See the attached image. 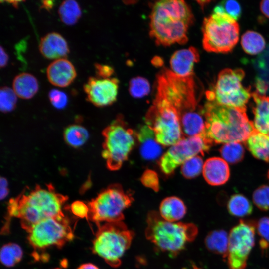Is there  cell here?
I'll use <instances>...</instances> for the list:
<instances>
[{
    "label": "cell",
    "instance_id": "cell-52",
    "mask_svg": "<svg viewBox=\"0 0 269 269\" xmlns=\"http://www.w3.org/2000/svg\"><path fill=\"white\" fill-rule=\"evenodd\" d=\"M269 135V134H268Z\"/></svg>",
    "mask_w": 269,
    "mask_h": 269
},
{
    "label": "cell",
    "instance_id": "cell-24",
    "mask_svg": "<svg viewBox=\"0 0 269 269\" xmlns=\"http://www.w3.org/2000/svg\"><path fill=\"white\" fill-rule=\"evenodd\" d=\"M246 145L256 158L269 161V135L256 130L247 139Z\"/></svg>",
    "mask_w": 269,
    "mask_h": 269
},
{
    "label": "cell",
    "instance_id": "cell-50",
    "mask_svg": "<svg viewBox=\"0 0 269 269\" xmlns=\"http://www.w3.org/2000/svg\"><path fill=\"white\" fill-rule=\"evenodd\" d=\"M268 178H269V172H268Z\"/></svg>",
    "mask_w": 269,
    "mask_h": 269
},
{
    "label": "cell",
    "instance_id": "cell-44",
    "mask_svg": "<svg viewBox=\"0 0 269 269\" xmlns=\"http://www.w3.org/2000/svg\"><path fill=\"white\" fill-rule=\"evenodd\" d=\"M260 9L263 15L269 18V0L261 1L260 3Z\"/></svg>",
    "mask_w": 269,
    "mask_h": 269
},
{
    "label": "cell",
    "instance_id": "cell-36",
    "mask_svg": "<svg viewBox=\"0 0 269 269\" xmlns=\"http://www.w3.org/2000/svg\"><path fill=\"white\" fill-rule=\"evenodd\" d=\"M225 13L236 21L238 20L242 14V8L240 3L233 0H224L220 2Z\"/></svg>",
    "mask_w": 269,
    "mask_h": 269
},
{
    "label": "cell",
    "instance_id": "cell-37",
    "mask_svg": "<svg viewBox=\"0 0 269 269\" xmlns=\"http://www.w3.org/2000/svg\"><path fill=\"white\" fill-rule=\"evenodd\" d=\"M141 181L146 187L155 191H158L159 187V179L156 173L151 170L145 171L141 177Z\"/></svg>",
    "mask_w": 269,
    "mask_h": 269
},
{
    "label": "cell",
    "instance_id": "cell-45",
    "mask_svg": "<svg viewBox=\"0 0 269 269\" xmlns=\"http://www.w3.org/2000/svg\"><path fill=\"white\" fill-rule=\"evenodd\" d=\"M41 2V8L45 9L48 11L52 8L54 4L52 0H43Z\"/></svg>",
    "mask_w": 269,
    "mask_h": 269
},
{
    "label": "cell",
    "instance_id": "cell-49",
    "mask_svg": "<svg viewBox=\"0 0 269 269\" xmlns=\"http://www.w3.org/2000/svg\"><path fill=\"white\" fill-rule=\"evenodd\" d=\"M193 269H201L195 266L193 267Z\"/></svg>",
    "mask_w": 269,
    "mask_h": 269
},
{
    "label": "cell",
    "instance_id": "cell-40",
    "mask_svg": "<svg viewBox=\"0 0 269 269\" xmlns=\"http://www.w3.org/2000/svg\"><path fill=\"white\" fill-rule=\"evenodd\" d=\"M71 210L75 216L83 218H88L89 209L88 204L80 201L74 202L71 205Z\"/></svg>",
    "mask_w": 269,
    "mask_h": 269
},
{
    "label": "cell",
    "instance_id": "cell-14",
    "mask_svg": "<svg viewBox=\"0 0 269 269\" xmlns=\"http://www.w3.org/2000/svg\"><path fill=\"white\" fill-rule=\"evenodd\" d=\"M119 83L116 78L90 77L83 85L87 100L97 107L113 104L117 99Z\"/></svg>",
    "mask_w": 269,
    "mask_h": 269
},
{
    "label": "cell",
    "instance_id": "cell-48",
    "mask_svg": "<svg viewBox=\"0 0 269 269\" xmlns=\"http://www.w3.org/2000/svg\"><path fill=\"white\" fill-rule=\"evenodd\" d=\"M22 1L16 0V1H7V2L10 3L15 8H18L19 2Z\"/></svg>",
    "mask_w": 269,
    "mask_h": 269
},
{
    "label": "cell",
    "instance_id": "cell-18",
    "mask_svg": "<svg viewBox=\"0 0 269 269\" xmlns=\"http://www.w3.org/2000/svg\"><path fill=\"white\" fill-rule=\"evenodd\" d=\"M136 138L139 143L141 156L144 159L153 160L160 156L162 145L156 140L154 131L147 125H143L136 132Z\"/></svg>",
    "mask_w": 269,
    "mask_h": 269
},
{
    "label": "cell",
    "instance_id": "cell-25",
    "mask_svg": "<svg viewBox=\"0 0 269 269\" xmlns=\"http://www.w3.org/2000/svg\"><path fill=\"white\" fill-rule=\"evenodd\" d=\"M229 235L224 230H215L210 232L205 239V245L210 252L221 255L224 259L227 257Z\"/></svg>",
    "mask_w": 269,
    "mask_h": 269
},
{
    "label": "cell",
    "instance_id": "cell-42",
    "mask_svg": "<svg viewBox=\"0 0 269 269\" xmlns=\"http://www.w3.org/2000/svg\"><path fill=\"white\" fill-rule=\"evenodd\" d=\"M0 199L5 198L8 193V182L7 180L4 177H1L0 180Z\"/></svg>",
    "mask_w": 269,
    "mask_h": 269
},
{
    "label": "cell",
    "instance_id": "cell-31",
    "mask_svg": "<svg viewBox=\"0 0 269 269\" xmlns=\"http://www.w3.org/2000/svg\"><path fill=\"white\" fill-rule=\"evenodd\" d=\"M220 152L225 161L233 164L243 159L244 149L240 142H231L224 144L220 149Z\"/></svg>",
    "mask_w": 269,
    "mask_h": 269
},
{
    "label": "cell",
    "instance_id": "cell-7",
    "mask_svg": "<svg viewBox=\"0 0 269 269\" xmlns=\"http://www.w3.org/2000/svg\"><path fill=\"white\" fill-rule=\"evenodd\" d=\"M102 134V157L109 169L117 170L127 160L135 145L136 132L128 127L121 116H118L104 129Z\"/></svg>",
    "mask_w": 269,
    "mask_h": 269
},
{
    "label": "cell",
    "instance_id": "cell-17",
    "mask_svg": "<svg viewBox=\"0 0 269 269\" xmlns=\"http://www.w3.org/2000/svg\"><path fill=\"white\" fill-rule=\"evenodd\" d=\"M39 48L42 56L48 59L64 58L69 53L66 40L57 32L49 33L42 37Z\"/></svg>",
    "mask_w": 269,
    "mask_h": 269
},
{
    "label": "cell",
    "instance_id": "cell-15",
    "mask_svg": "<svg viewBox=\"0 0 269 269\" xmlns=\"http://www.w3.org/2000/svg\"><path fill=\"white\" fill-rule=\"evenodd\" d=\"M46 74L50 83L60 87L69 86L77 75L72 63L65 58L55 60L51 63L47 68Z\"/></svg>",
    "mask_w": 269,
    "mask_h": 269
},
{
    "label": "cell",
    "instance_id": "cell-21",
    "mask_svg": "<svg viewBox=\"0 0 269 269\" xmlns=\"http://www.w3.org/2000/svg\"><path fill=\"white\" fill-rule=\"evenodd\" d=\"M252 64L256 72L255 80L256 92L264 95L269 92V43L252 60Z\"/></svg>",
    "mask_w": 269,
    "mask_h": 269
},
{
    "label": "cell",
    "instance_id": "cell-12",
    "mask_svg": "<svg viewBox=\"0 0 269 269\" xmlns=\"http://www.w3.org/2000/svg\"><path fill=\"white\" fill-rule=\"evenodd\" d=\"M255 223L240 220L229 234L227 263L230 269H245L255 243Z\"/></svg>",
    "mask_w": 269,
    "mask_h": 269
},
{
    "label": "cell",
    "instance_id": "cell-38",
    "mask_svg": "<svg viewBox=\"0 0 269 269\" xmlns=\"http://www.w3.org/2000/svg\"><path fill=\"white\" fill-rule=\"evenodd\" d=\"M48 97L51 104L56 108L62 109L67 105V97L62 91L52 89L49 92Z\"/></svg>",
    "mask_w": 269,
    "mask_h": 269
},
{
    "label": "cell",
    "instance_id": "cell-20",
    "mask_svg": "<svg viewBox=\"0 0 269 269\" xmlns=\"http://www.w3.org/2000/svg\"><path fill=\"white\" fill-rule=\"evenodd\" d=\"M254 102L253 112L255 129L262 133L269 134V96L261 95L256 91L251 93Z\"/></svg>",
    "mask_w": 269,
    "mask_h": 269
},
{
    "label": "cell",
    "instance_id": "cell-41",
    "mask_svg": "<svg viewBox=\"0 0 269 269\" xmlns=\"http://www.w3.org/2000/svg\"><path fill=\"white\" fill-rule=\"evenodd\" d=\"M94 66L98 78H109L114 73L113 68L109 65L95 63Z\"/></svg>",
    "mask_w": 269,
    "mask_h": 269
},
{
    "label": "cell",
    "instance_id": "cell-3",
    "mask_svg": "<svg viewBox=\"0 0 269 269\" xmlns=\"http://www.w3.org/2000/svg\"><path fill=\"white\" fill-rule=\"evenodd\" d=\"M67 197L56 192L51 184L36 186L11 199L8 206L10 217L20 220L21 227L27 231L32 226L46 218L64 215L62 209Z\"/></svg>",
    "mask_w": 269,
    "mask_h": 269
},
{
    "label": "cell",
    "instance_id": "cell-16",
    "mask_svg": "<svg viewBox=\"0 0 269 269\" xmlns=\"http://www.w3.org/2000/svg\"><path fill=\"white\" fill-rule=\"evenodd\" d=\"M199 60L197 49L193 47L175 51L170 60L171 71L183 77L193 75L195 63Z\"/></svg>",
    "mask_w": 269,
    "mask_h": 269
},
{
    "label": "cell",
    "instance_id": "cell-33",
    "mask_svg": "<svg viewBox=\"0 0 269 269\" xmlns=\"http://www.w3.org/2000/svg\"><path fill=\"white\" fill-rule=\"evenodd\" d=\"M150 86L148 81L142 77L132 79L129 83V90L131 96L134 98H141L148 94Z\"/></svg>",
    "mask_w": 269,
    "mask_h": 269
},
{
    "label": "cell",
    "instance_id": "cell-43",
    "mask_svg": "<svg viewBox=\"0 0 269 269\" xmlns=\"http://www.w3.org/2000/svg\"><path fill=\"white\" fill-rule=\"evenodd\" d=\"M8 61V56L3 47H0V67L1 68L6 66Z\"/></svg>",
    "mask_w": 269,
    "mask_h": 269
},
{
    "label": "cell",
    "instance_id": "cell-6",
    "mask_svg": "<svg viewBox=\"0 0 269 269\" xmlns=\"http://www.w3.org/2000/svg\"><path fill=\"white\" fill-rule=\"evenodd\" d=\"M93 241V252L112 267H118L131 246L134 236L123 221L106 223L98 226Z\"/></svg>",
    "mask_w": 269,
    "mask_h": 269
},
{
    "label": "cell",
    "instance_id": "cell-32",
    "mask_svg": "<svg viewBox=\"0 0 269 269\" xmlns=\"http://www.w3.org/2000/svg\"><path fill=\"white\" fill-rule=\"evenodd\" d=\"M202 158L199 155L190 158L181 165V172L187 179H192L199 175L203 168Z\"/></svg>",
    "mask_w": 269,
    "mask_h": 269
},
{
    "label": "cell",
    "instance_id": "cell-47",
    "mask_svg": "<svg viewBox=\"0 0 269 269\" xmlns=\"http://www.w3.org/2000/svg\"><path fill=\"white\" fill-rule=\"evenodd\" d=\"M210 2H211V1L210 0L197 1V2L200 5L201 7L202 8H204V6Z\"/></svg>",
    "mask_w": 269,
    "mask_h": 269
},
{
    "label": "cell",
    "instance_id": "cell-5",
    "mask_svg": "<svg viewBox=\"0 0 269 269\" xmlns=\"http://www.w3.org/2000/svg\"><path fill=\"white\" fill-rule=\"evenodd\" d=\"M145 123L154 131L156 140L162 146H171L183 137L178 110L158 92L145 116Z\"/></svg>",
    "mask_w": 269,
    "mask_h": 269
},
{
    "label": "cell",
    "instance_id": "cell-51",
    "mask_svg": "<svg viewBox=\"0 0 269 269\" xmlns=\"http://www.w3.org/2000/svg\"><path fill=\"white\" fill-rule=\"evenodd\" d=\"M61 269L60 268H55V269Z\"/></svg>",
    "mask_w": 269,
    "mask_h": 269
},
{
    "label": "cell",
    "instance_id": "cell-22",
    "mask_svg": "<svg viewBox=\"0 0 269 269\" xmlns=\"http://www.w3.org/2000/svg\"><path fill=\"white\" fill-rule=\"evenodd\" d=\"M186 211V207L181 199L176 196H170L161 202L159 214L166 221L176 222L184 217Z\"/></svg>",
    "mask_w": 269,
    "mask_h": 269
},
{
    "label": "cell",
    "instance_id": "cell-26",
    "mask_svg": "<svg viewBox=\"0 0 269 269\" xmlns=\"http://www.w3.org/2000/svg\"><path fill=\"white\" fill-rule=\"evenodd\" d=\"M241 44L245 53L255 55L261 53L265 50L266 42L260 33L249 30L242 36Z\"/></svg>",
    "mask_w": 269,
    "mask_h": 269
},
{
    "label": "cell",
    "instance_id": "cell-11",
    "mask_svg": "<svg viewBox=\"0 0 269 269\" xmlns=\"http://www.w3.org/2000/svg\"><path fill=\"white\" fill-rule=\"evenodd\" d=\"M27 232L28 241L35 251L53 246L62 247L74 237L69 220L64 214L41 220Z\"/></svg>",
    "mask_w": 269,
    "mask_h": 269
},
{
    "label": "cell",
    "instance_id": "cell-19",
    "mask_svg": "<svg viewBox=\"0 0 269 269\" xmlns=\"http://www.w3.org/2000/svg\"><path fill=\"white\" fill-rule=\"evenodd\" d=\"M202 172L206 182L213 186L225 183L230 176V170L227 162L219 157H212L207 159L204 163Z\"/></svg>",
    "mask_w": 269,
    "mask_h": 269
},
{
    "label": "cell",
    "instance_id": "cell-27",
    "mask_svg": "<svg viewBox=\"0 0 269 269\" xmlns=\"http://www.w3.org/2000/svg\"><path fill=\"white\" fill-rule=\"evenodd\" d=\"M58 14L63 23L68 25H72L78 22L82 12L77 1L67 0L63 1L60 5Z\"/></svg>",
    "mask_w": 269,
    "mask_h": 269
},
{
    "label": "cell",
    "instance_id": "cell-23",
    "mask_svg": "<svg viewBox=\"0 0 269 269\" xmlns=\"http://www.w3.org/2000/svg\"><path fill=\"white\" fill-rule=\"evenodd\" d=\"M12 86L16 95L24 99L32 98L38 90L37 79L28 73H22L16 76L13 79Z\"/></svg>",
    "mask_w": 269,
    "mask_h": 269
},
{
    "label": "cell",
    "instance_id": "cell-39",
    "mask_svg": "<svg viewBox=\"0 0 269 269\" xmlns=\"http://www.w3.org/2000/svg\"><path fill=\"white\" fill-rule=\"evenodd\" d=\"M256 227L261 239L268 243L269 248V217L260 218L256 224Z\"/></svg>",
    "mask_w": 269,
    "mask_h": 269
},
{
    "label": "cell",
    "instance_id": "cell-34",
    "mask_svg": "<svg viewBox=\"0 0 269 269\" xmlns=\"http://www.w3.org/2000/svg\"><path fill=\"white\" fill-rule=\"evenodd\" d=\"M17 95L9 87H1L0 89V108L3 112L12 111L15 107Z\"/></svg>",
    "mask_w": 269,
    "mask_h": 269
},
{
    "label": "cell",
    "instance_id": "cell-29",
    "mask_svg": "<svg viewBox=\"0 0 269 269\" xmlns=\"http://www.w3.org/2000/svg\"><path fill=\"white\" fill-rule=\"evenodd\" d=\"M23 251L20 246L16 243H7L1 248L0 262L6 267L14 266L21 261Z\"/></svg>",
    "mask_w": 269,
    "mask_h": 269
},
{
    "label": "cell",
    "instance_id": "cell-4",
    "mask_svg": "<svg viewBox=\"0 0 269 269\" xmlns=\"http://www.w3.org/2000/svg\"><path fill=\"white\" fill-rule=\"evenodd\" d=\"M145 233L159 250L175 256L193 241L198 228L193 223L172 222L163 219L156 211L148 213Z\"/></svg>",
    "mask_w": 269,
    "mask_h": 269
},
{
    "label": "cell",
    "instance_id": "cell-30",
    "mask_svg": "<svg viewBox=\"0 0 269 269\" xmlns=\"http://www.w3.org/2000/svg\"><path fill=\"white\" fill-rule=\"evenodd\" d=\"M88 136L89 134L86 128L77 124L69 126L65 129L64 133V139L67 143L75 148L85 143Z\"/></svg>",
    "mask_w": 269,
    "mask_h": 269
},
{
    "label": "cell",
    "instance_id": "cell-28",
    "mask_svg": "<svg viewBox=\"0 0 269 269\" xmlns=\"http://www.w3.org/2000/svg\"><path fill=\"white\" fill-rule=\"evenodd\" d=\"M227 209L232 216L238 217L250 215L253 206L250 201L244 195L240 194L231 196L227 203Z\"/></svg>",
    "mask_w": 269,
    "mask_h": 269
},
{
    "label": "cell",
    "instance_id": "cell-35",
    "mask_svg": "<svg viewBox=\"0 0 269 269\" xmlns=\"http://www.w3.org/2000/svg\"><path fill=\"white\" fill-rule=\"evenodd\" d=\"M253 201L259 209L269 210V187L263 185L256 189L253 194Z\"/></svg>",
    "mask_w": 269,
    "mask_h": 269
},
{
    "label": "cell",
    "instance_id": "cell-10",
    "mask_svg": "<svg viewBox=\"0 0 269 269\" xmlns=\"http://www.w3.org/2000/svg\"><path fill=\"white\" fill-rule=\"evenodd\" d=\"M244 76L242 69L226 68L221 71L214 90L206 93L208 101L229 107L246 108L251 93L250 88L242 85Z\"/></svg>",
    "mask_w": 269,
    "mask_h": 269
},
{
    "label": "cell",
    "instance_id": "cell-9",
    "mask_svg": "<svg viewBox=\"0 0 269 269\" xmlns=\"http://www.w3.org/2000/svg\"><path fill=\"white\" fill-rule=\"evenodd\" d=\"M134 200L132 195L121 185H111L88 203V218L98 226L101 223L123 221L124 212Z\"/></svg>",
    "mask_w": 269,
    "mask_h": 269
},
{
    "label": "cell",
    "instance_id": "cell-1",
    "mask_svg": "<svg viewBox=\"0 0 269 269\" xmlns=\"http://www.w3.org/2000/svg\"><path fill=\"white\" fill-rule=\"evenodd\" d=\"M246 110L208 101L202 110L205 127L202 135L211 144L246 141L256 130Z\"/></svg>",
    "mask_w": 269,
    "mask_h": 269
},
{
    "label": "cell",
    "instance_id": "cell-8",
    "mask_svg": "<svg viewBox=\"0 0 269 269\" xmlns=\"http://www.w3.org/2000/svg\"><path fill=\"white\" fill-rule=\"evenodd\" d=\"M202 31L203 47L209 52H230L239 40V25L227 14L212 13L205 18Z\"/></svg>",
    "mask_w": 269,
    "mask_h": 269
},
{
    "label": "cell",
    "instance_id": "cell-46",
    "mask_svg": "<svg viewBox=\"0 0 269 269\" xmlns=\"http://www.w3.org/2000/svg\"><path fill=\"white\" fill-rule=\"evenodd\" d=\"M77 269H99L98 267L92 263L82 264Z\"/></svg>",
    "mask_w": 269,
    "mask_h": 269
},
{
    "label": "cell",
    "instance_id": "cell-2",
    "mask_svg": "<svg viewBox=\"0 0 269 269\" xmlns=\"http://www.w3.org/2000/svg\"><path fill=\"white\" fill-rule=\"evenodd\" d=\"M193 20L191 10L184 0L157 1L152 4L150 15V35L158 45L184 44Z\"/></svg>",
    "mask_w": 269,
    "mask_h": 269
},
{
    "label": "cell",
    "instance_id": "cell-13",
    "mask_svg": "<svg viewBox=\"0 0 269 269\" xmlns=\"http://www.w3.org/2000/svg\"><path fill=\"white\" fill-rule=\"evenodd\" d=\"M211 143L202 135L183 136L171 145L161 156L159 166L166 175L172 174L179 165L190 158L204 154L210 148Z\"/></svg>",
    "mask_w": 269,
    "mask_h": 269
}]
</instances>
